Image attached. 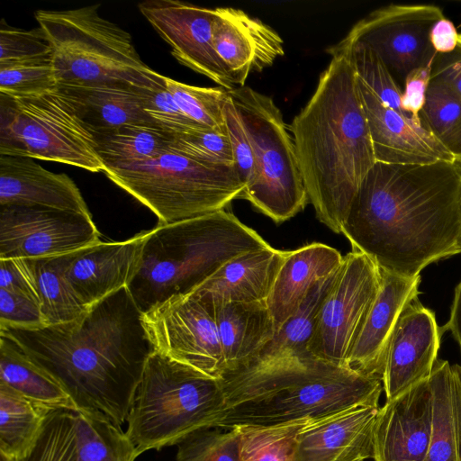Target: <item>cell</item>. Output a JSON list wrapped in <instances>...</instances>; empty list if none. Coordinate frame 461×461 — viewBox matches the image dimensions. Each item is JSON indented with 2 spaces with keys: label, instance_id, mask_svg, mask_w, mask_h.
<instances>
[{
  "label": "cell",
  "instance_id": "cell-16",
  "mask_svg": "<svg viewBox=\"0 0 461 461\" xmlns=\"http://www.w3.org/2000/svg\"><path fill=\"white\" fill-rule=\"evenodd\" d=\"M442 329L416 297L407 303L392 334L383 375L386 401L428 379L438 359Z\"/></svg>",
  "mask_w": 461,
  "mask_h": 461
},
{
  "label": "cell",
  "instance_id": "cell-1",
  "mask_svg": "<svg viewBox=\"0 0 461 461\" xmlns=\"http://www.w3.org/2000/svg\"><path fill=\"white\" fill-rule=\"evenodd\" d=\"M379 267L416 277L461 253V159L426 165L375 162L341 226Z\"/></svg>",
  "mask_w": 461,
  "mask_h": 461
},
{
  "label": "cell",
  "instance_id": "cell-2",
  "mask_svg": "<svg viewBox=\"0 0 461 461\" xmlns=\"http://www.w3.org/2000/svg\"><path fill=\"white\" fill-rule=\"evenodd\" d=\"M0 334L53 377L77 410L100 411L121 426L155 351L142 312L127 287L71 321L35 329L1 328Z\"/></svg>",
  "mask_w": 461,
  "mask_h": 461
},
{
  "label": "cell",
  "instance_id": "cell-37",
  "mask_svg": "<svg viewBox=\"0 0 461 461\" xmlns=\"http://www.w3.org/2000/svg\"><path fill=\"white\" fill-rule=\"evenodd\" d=\"M166 86L179 109L204 129L228 135L223 106L229 96L221 87L196 86L165 77Z\"/></svg>",
  "mask_w": 461,
  "mask_h": 461
},
{
  "label": "cell",
  "instance_id": "cell-44",
  "mask_svg": "<svg viewBox=\"0 0 461 461\" xmlns=\"http://www.w3.org/2000/svg\"><path fill=\"white\" fill-rule=\"evenodd\" d=\"M51 54V45L41 27L25 31L1 26L0 65L35 59Z\"/></svg>",
  "mask_w": 461,
  "mask_h": 461
},
{
  "label": "cell",
  "instance_id": "cell-29",
  "mask_svg": "<svg viewBox=\"0 0 461 461\" xmlns=\"http://www.w3.org/2000/svg\"><path fill=\"white\" fill-rule=\"evenodd\" d=\"M0 383L51 410L77 411L63 387L10 339L1 334Z\"/></svg>",
  "mask_w": 461,
  "mask_h": 461
},
{
  "label": "cell",
  "instance_id": "cell-19",
  "mask_svg": "<svg viewBox=\"0 0 461 461\" xmlns=\"http://www.w3.org/2000/svg\"><path fill=\"white\" fill-rule=\"evenodd\" d=\"M215 10L214 49L235 87L244 86L250 72L262 71L285 54L280 35L261 20L232 7Z\"/></svg>",
  "mask_w": 461,
  "mask_h": 461
},
{
  "label": "cell",
  "instance_id": "cell-53",
  "mask_svg": "<svg viewBox=\"0 0 461 461\" xmlns=\"http://www.w3.org/2000/svg\"><path fill=\"white\" fill-rule=\"evenodd\" d=\"M0 461H18V460H14V459L9 458L4 455H0Z\"/></svg>",
  "mask_w": 461,
  "mask_h": 461
},
{
  "label": "cell",
  "instance_id": "cell-40",
  "mask_svg": "<svg viewBox=\"0 0 461 461\" xmlns=\"http://www.w3.org/2000/svg\"><path fill=\"white\" fill-rule=\"evenodd\" d=\"M20 461H77L74 411H51L33 447Z\"/></svg>",
  "mask_w": 461,
  "mask_h": 461
},
{
  "label": "cell",
  "instance_id": "cell-9",
  "mask_svg": "<svg viewBox=\"0 0 461 461\" xmlns=\"http://www.w3.org/2000/svg\"><path fill=\"white\" fill-rule=\"evenodd\" d=\"M250 142L255 173L240 199L274 222H284L309 203L295 146L274 100L249 86L228 90Z\"/></svg>",
  "mask_w": 461,
  "mask_h": 461
},
{
  "label": "cell",
  "instance_id": "cell-30",
  "mask_svg": "<svg viewBox=\"0 0 461 461\" xmlns=\"http://www.w3.org/2000/svg\"><path fill=\"white\" fill-rule=\"evenodd\" d=\"M93 135L104 170L153 159L169 150L175 137L155 125L144 123L125 124Z\"/></svg>",
  "mask_w": 461,
  "mask_h": 461
},
{
  "label": "cell",
  "instance_id": "cell-6",
  "mask_svg": "<svg viewBox=\"0 0 461 461\" xmlns=\"http://www.w3.org/2000/svg\"><path fill=\"white\" fill-rule=\"evenodd\" d=\"M224 408L221 379L154 351L147 360L126 433L140 455L216 428Z\"/></svg>",
  "mask_w": 461,
  "mask_h": 461
},
{
  "label": "cell",
  "instance_id": "cell-21",
  "mask_svg": "<svg viewBox=\"0 0 461 461\" xmlns=\"http://www.w3.org/2000/svg\"><path fill=\"white\" fill-rule=\"evenodd\" d=\"M146 231L123 241L98 242L69 254L66 278L87 309L127 287L140 257Z\"/></svg>",
  "mask_w": 461,
  "mask_h": 461
},
{
  "label": "cell",
  "instance_id": "cell-38",
  "mask_svg": "<svg viewBox=\"0 0 461 461\" xmlns=\"http://www.w3.org/2000/svg\"><path fill=\"white\" fill-rule=\"evenodd\" d=\"M326 51L331 57L345 55L351 63L357 77L360 78L386 106L398 113L408 115L402 109V91L400 86L379 56L370 47L364 43L357 42L341 49L330 47Z\"/></svg>",
  "mask_w": 461,
  "mask_h": 461
},
{
  "label": "cell",
  "instance_id": "cell-36",
  "mask_svg": "<svg viewBox=\"0 0 461 461\" xmlns=\"http://www.w3.org/2000/svg\"><path fill=\"white\" fill-rule=\"evenodd\" d=\"M313 419L273 425L238 426L240 461H294L297 435Z\"/></svg>",
  "mask_w": 461,
  "mask_h": 461
},
{
  "label": "cell",
  "instance_id": "cell-18",
  "mask_svg": "<svg viewBox=\"0 0 461 461\" xmlns=\"http://www.w3.org/2000/svg\"><path fill=\"white\" fill-rule=\"evenodd\" d=\"M431 437L429 378L379 407L373 438L375 461H425Z\"/></svg>",
  "mask_w": 461,
  "mask_h": 461
},
{
  "label": "cell",
  "instance_id": "cell-28",
  "mask_svg": "<svg viewBox=\"0 0 461 461\" xmlns=\"http://www.w3.org/2000/svg\"><path fill=\"white\" fill-rule=\"evenodd\" d=\"M58 89L74 105L92 133L125 124L155 125L128 82L58 86Z\"/></svg>",
  "mask_w": 461,
  "mask_h": 461
},
{
  "label": "cell",
  "instance_id": "cell-26",
  "mask_svg": "<svg viewBox=\"0 0 461 461\" xmlns=\"http://www.w3.org/2000/svg\"><path fill=\"white\" fill-rule=\"evenodd\" d=\"M215 318L226 366L224 375L251 360L276 333L266 301L228 303L215 311Z\"/></svg>",
  "mask_w": 461,
  "mask_h": 461
},
{
  "label": "cell",
  "instance_id": "cell-5",
  "mask_svg": "<svg viewBox=\"0 0 461 461\" xmlns=\"http://www.w3.org/2000/svg\"><path fill=\"white\" fill-rule=\"evenodd\" d=\"M269 244L232 212L212 213L147 230L136 272L127 288L144 313L185 295L233 257Z\"/></svg>",
  "mask_w": 461,
  "mask_h": 461
},
{
  "label": "cell",
  "instance_id": "cell-3",
  "mask_svg": "<svg viewBox=\"0 0 461 461\" xmlns=\"http://www.w3.org/2000/svg\"><path fill=\"white\" fill-rule=\"evenodd\" d=\"M290 131L309 203L321 223L340 233L376 162L357 75L345 55L332 57Z\"/></svg>",
  "mask_w": 461,
  "mask_h": 461
},
{
  "label": "cell",
  "instance_id": "cell-10",
  "mask_svg": "<svg viewBox=\"0 0 461 461\" xmlns=\"http://www.w3.org/2000/svg\"><path fill=\"white\" fill-rule=\"evenodd\" d=\"M0 155L104 171L92 131L58 87L30 97L0 94Z\"/></svg>",
  "mask_w": 461,
  "mask_h": 461
},
{
  "label": "cell",
  "instance_id": "cell-11",
  "mask_svg": "<svg viewBox=\"0 0 461 461\" xmlns=\"http://www.w3.org/2000/svg\"><path fill=\"white\" fill-rule=\"evenodd\" d=\"M380 279L379 267L365 253L352 249L343 257L317 313L310 354L348 368V356L376 297Z\"/></svg>",
  "mask_w": 461,
  "mask_h": 461
},
{
  "label": "cell",
  "instance_id": "cell-34",
  "mask_svg": "<svg viewBox=\"0 0 461 461\" xmlns=\"http://www.w3.org/2000/svg\"><path fill=\"white\" fill-rule=\"evenodd\" d=\"M69 254L31 258L41 312L48 325L71 321L86 310L65 276Z\"/></svg>",
  "mask_w": 461,
  "mask_h": 461
},
{
  "label": "cell",
  "instance_id": "cell-27",
  "mask_svg": "<svg viewBox=\"0 0 461 461\" xmlns=\"http://www.w3.org/2000/svg\"><path fill=\"white\" fill-rule=\"evenodd\" d=\"M429 383L431 437L425 461H461V366L438 358Z\"/></svg>",
  "mask_w": 461,
  "mask_h": 461
},
{
  "label": "cell",
  "instance_id": "cell-50",
  "mask_svg": "<svg viewBox=\"0 0 461 461\" xmlns=\"http://www.w3.org/2000/svg\"><path fill=\"white\" fill-rule=\"evenodd\" d=\"M458 35L454 23L444 16L433 24L429 41L438 54H448L456 48Z\"/></svg>",
  "mask_w": 461,
  "mask_h": 461
},
{
  "label": "cell",
  "instance_id": "cell-45",
  "mask_svg": "<svg viewBox=\"0 0 461 461\" xmlns=\"http://www.w3.org/2000/svg\"><path fill=\"white\" fill-rule=\"evenodd\" d=\"M223 118L235 166L246 187L254 176L255 158L248 135L230 95L223 106Z\"/></svg>",
  "mask_w": 461,
  "mask_h": 461
},
{
  "label": "cell",
  "instance_id": "cell-52",
  "mask_svg": "<svg viewBox=\"0 0 461 461\" xmlns=\"http://www.w3.org/2000/svg\"><path fill=\"white\" fill-rule=\"evenodd\" d=\"M442 141L457 158L461 159V124Z\"/></svg>",
  "mask_w": 461,
  "mask_h": 461
},
{
  "label": "cell",
  "instance_id": "cell-20",
  "mask_svg": "<svg viewBox=\"0 0 461 461\" xmlns=\"http://www.w3.org/2000/svg\"><path fill=\"white\" fill-rule=\"evenodd\" d=\"M379 407L354 405L313 419L299 432L294 461H365L373 458Z\"/></svg>",
  "mask_w": 461,
  "mask_h": 461
},
{
  "label": "cell",
  "instance_id": "cell-51",
  "mask_svg": "<svg viewBox=\"0 0 461 461\" xmlns=\"http://www.w3.org/2000/svg\"><path fill=\"white\" fill-rule=\"evenodd\" d=\"M441 329L443 332L446 330L451 332L461 352V280L455 289L448 321Z\"/></svg>",
  "mask_w": 461,
  "mask_h": 461
},
{
  "label": "cell",
  "instance_id": "cell-42",
  "mask_svg": "<svg viewBox=\"0 0 461 461\" xmlns=\"http://www.w3.org/2000/svg\"><path fill=\"white\" fill-rule=\"evenodd\" d=\"M169 150L208 166L235 165L228 135L210 130H195L175 136Z\"/></svg>",
  "mask_w": 461,
  "mask_h": 461
},
{
  "label": "cell",
  "instance_id": "cell-8",
  "mask_svg": "<svg viewBox=\"0 0 461 461\" xmlns=\"http://www.w3.org/2000/svg\"><path fill=\"white\" fill-rule=\"evenodd\" d=\"M98 6L35 12L51 45L58 86L129 82L147 67L131 34L100 16Z\"/></svg>",
  "mask_w": 461,
  "mask_h": 461
},
{
  "label": "cell",
  "instance_id": "cell-39",
  "mask_svg": "<svg viewBox=\"0 0 461 461\" xmlns=\"http://www.w3.org/2000/svg\"><path fill=\"white\" fill-rule=\"evenodd\" d=\"M58 80L52 54L35 59L0 65V94L15 98L55 90Z\"/></svg>",
  "mask_w": 461,
  "mask_h": 461
},
{
  "label": "cell",
  "instance_id": "cell-35",
  "mask_svg": "<svg viewBox=\"0 0 461 461\" xmlns=\"http://www.w3.org/2000/svg\"><path fill=\"white\" fill-rule=\"evenodd\" d=\"M165 77L147 66L128 82L139 96L145 113L156 126L173 136L207 130L179 109L166 86Z\"/></svg>",
  "mask_w": 461,
  "mask_h": 461
},
{
  "label": "cell",
  "instance_id": "cell-4",
  "mask_svg": "<svg viewBox=\"0 0 461 461\" xmlns=\"http://www.w3.org/2000/svg\"><path fill=\"white\" fill-rule=\"evenodd\" d=\"M224 408L217 427L273 425L318 419L354 405L379 407L383 382L312 355L225 374Z\"/></svg>",
  "mask_w": 461,
  "mask_h": 461
},
{
  "label": "cell",
  "instance_id": "cell-41",
  "mask_svg": "<svg viewBox=\"0 0 461 461\" xmlns=\"http://www.w3.org/2000/svg\"><path fill=\"white\" fill-rule=\"evenodd\" d=\"M176 461H240L237 427L197 431L177 445Z\"/></svg>",
  "mask_w": 461,
  "mask_h": 461
},
{
  "label": "cell",
  "instance_id": "cell-32",
  "mask_svg": "<svg viewBox=\"0 0 461 461\" xmlns=\"http://www.w3.org/2000/svg\"><path fill=\"white\" fill-rule=\"evenodd\" d=\"M337 271L317 283L295 314L277 330L275 337L251 360L238 369L310 355L308 345L315 319Z\"/></svg>",
  "mask_w": 461,
  "mask_h": 461
},
{
  "label": "cell",
  "instance_id": "cell-43",
  "mask_svg": "<svg viewBox=\"0 0 461 461\" xmlns=\"http://www.w3.org/2000/svg\"><path fill=\"white\" fill-rule=\"evenodd\" d=\"M420 118L442 141L461 124V96L445 84L431 80Z\"/></svg>",
  "mask_w": 461,
  "mask_h": 461
},
{
  "label": "cell",
  "instance_id": "cell-48",
  "mask_svg": "<svg viewBox=\"0 0 461 461\" xmlns=\"http://www.w3.org/2000/svg\"><path fill=\"white\" fill-rule=\"evenodd\" d=\"M434 63L411 71L404 79L402 95V109L417 123H423L420 112L425 103L426 94L431 81Z\"/></svg>",
  "mask_w": 461,
  "mask_h": 461
},
{
  "label": "cell",
  "instance_id": "cell-23",
  "mask_svg": "<svg viewBox=\"0 0 461 461\" xmlns=\"http://www.w3.org/2000/svg\"><path fill=\"white\" fill-rule=\"evenodd\" d=\"M41 206L91 216L75 182L33 158L0 155V206Z\"/></svg>",
  "mask_w": 461,
  "mask_h": 461
},
{
  "label": "cell",
  "instance_id": "cell-25",
  "mask_svg": "<svg viewBox=\"0 0 461 461\" xmlns=\"http://www.w3.org/2000/svg\"><path fill=\"white\" fill-rule=\"evenodd\" d=\"M343 257L336 249L320 242L285 251L266 301L276 331L295 314L312 287L339 268Z\"/></svg>",
  "mask_w": 461,
  "mask_h": 461
},
{
  "label": "cell",
  "instance_id": "cell-31",
  "mask_svg": "<svg viewBox=\"0 0 461 461\" xmlns=\"http://www.w3.org/2000/svg\"><path fill=\"white\" fill-rule=\"evenodd\" d=\"M51 410L0 383V455L20 461L33 447Z\"/></svg>",
  "mask_w": 461,
  "mask_h": 461
},
{
  "label": "cell",
  "instance_id": "cell-22",
  "mask_svg": "<svg viewBox=\"0 0 461 461\" xmlns=\"http://www.w3.org/2000/svg\"><path fill=\"white\" fill-rule=\"evenodd\" d=\"M380 268V287L348 358L347 367L383 380L390 339L409 302L419 296L420 276Z\"/></svg>",
  "mask_w": 461,
  "mask_h": 461
},
{
  "label": "cell",
  "instance_id": "cell-15",
  "mask_svg": "<svg viewBox=\"0 0 461 461\" xmlns=\"http://www.w3.org/2000/svg\"><path fill=\"white\" fill-rule=\"evenodd\" d=\"M138 7L179 63L227 90L235 88L213 45L215 8L179 0H148Z\"/></svg>",
  "mask_w": 461,
  "mask_h": 461
},
{
  "label": "cell",
  "instance_id": "cell-7",
  "mask_svg": "<svg viewBox=\"0 0 461 461\" xmlns=\"http://www.w3.org/2000/svg\"><path fill=\"white\" fill-rule=\"evenodd\" d=\"M104 173L149 208L159 225L226 209L245 189L235 165L208 166L171 150Z\"/></svg>",
  "mask_w": 461,
  "mask_h": 461
},
{
  "label": "cell",
  "instance_id": "cell-47",
  "mask_svg": "<svg viewBox=\"0 0 461 461\" xmlns=\"http://www.w3.org/2000/svg\"><path fill=\"white\" fill-rule=\"evenodd\" d=\"M0 289L28 296L40 303L32 259H0Z\"/></svg>",
  "mask_w": 461,
  "mask_h": 461
},
{
  "label": "cell",
  "instance_id": "cell-46",
  "mask_svg": "<svg viewBox=\"0 0 461 461\" xmlns=\"http://www.w3.org/2000/svg\"><path fill=\"white\" fill-rule=\"evenodd\" d=\"M46 325L48 324L37 301L0 289V329H35Z\"/></svg>",
  "mask_w": 461,
  "mask_h": 461
},
{
  "label": "cell",
  "instance_id": "cell-24",
  "mask_svg": "<svg viewBox=\"0 0 461 461\" xmlns=\"http://www.w3.org/2000/svg\"><path fill=\"white\" fill-rule=\"evenodd\" d=\"M285 251L266 248L240 253L225 262L193 292L214 311L231 303L267 301Z\"/></svg>",
  "mask_w": 461,
  "mask_h": 461
},
{
  "label": "cell",
  "instance_id": "cell-17",
  "mask_svg": "<svg viewBox=\"0 0 461 461\" xmlns=\"http://www.w3.org/2000/svg\"><path fill=\"white\" fill-rule=\"evenodd\" d=\"M376 162L426 165L459 159L424 123L386 106L357 76Z\"/></svg>",
  "mask_w": 461,
  "mask_h": 461
},
{
  "label": "cell",
  "instance_id": "cell-14",
  "mask_svg": "<svg viewBox=\"0 0 461 461\" xmlns=\"http://www.w3.org/2000/svg\"><path fill=\"white\" fill-rule=\"evenodd\" d=\"M99 240L92 216L41 206H0V259L65 255Z\"/></svg>",
  "mask_w": 461,
  "mask_h": 461
},
{
  "label": "cell",
  "instance_id": "cell-12",
  "mask_svg": "<svg viewBox=\"0 0 461 461\" xmlns=\"http://www.w3.org/2000/svg\"><path fill=\"white\" fill-rule=\"evenodd\" d=\"M156 352L221 379L225 361L215 311L194 293L173 296L142 313Z\"/></svg>",
  "mask_w": 461,
  "mask_h": 461
},
{
  "label": "cell",
  "instance_id": "cell-13",
  "mask_svg": "<svg viewBox=\"0 0 461 461\" xmlns=\"http://www.w3.org/2000/svg\"><path fill=\"white\" fill-rule=\"evenodd\" d=\"M433 5L392 4L374 10L359 20L333 49L354 43L370 47L394 79L402 80L412 70L434 63L438 52L429 41L433 24L443 18Z\"/></svg>",
  "mask_w": 461,
  "mask_h": 461
},
{
  "label": "cell",
  "instance_id": "cell-49",
  "mask_svg": "<svg viewBox=\"0 0 461 461\" xmlns=\"http://www.w3.org/2000/svg\"><path fill=\"white\" fill-rule=\"evenodd\" d=\"M431 80L445 84L461 96V33L454 51L436 58Z\"/></svg>",
  "mask_w": 461,
  "mask_h": 461
},
{
  "label": "cell",
  "instance_id": "cell-33",
  "mask_svg": "<svg viewBox=\"0 0 461 461\" xmlns=\"http://www.w3.org/2000/svg\"><path fill=\"white\" fill-rule=\"evenodd\" d=\"M77 461H135V445L116 424L100 411H74Z\"/></svg>",
  "mask_w": 461,
  "mask_h": 461
}]
</instances>
